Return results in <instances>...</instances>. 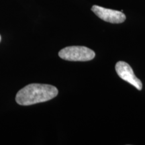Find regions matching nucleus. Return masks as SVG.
Here are the masks:
<instances>
[{
  "mask_svg": "<svg viewBox=\"0 0 145 145\" xmlns=\"http://www.w3.org/2000/svg\"><path fill=\"white\" fill-rule=\"evenodd\" d=\"M91 10L96 16L103 20L113 24H120L126 20V16L122 12L104 8L99 5H93Z\"/></svg>",
  "mask_w": 145,
  "mask_h": 145,
  "instance_id": "20e7f679",
  "label": "nucleus"
},
{
  "mask_svg": "<svg viewBox=\"0 0 145 145\" xmlns=\"http://www.w3.org/2000/svg\"><path fill=\"white\" fill-rule=\"evenodd\" d=\"M116 71L117 74L121 79L126 81L138 90H141L142 88V82L137 77L131 67L128 63L124 61H119L116 65Z\"/></svg>",
  "mask_w": 145,
  "mask_h": 145,
  "instance_id": "7ed1b4c3",
  "label": "nucleus"
},
{
  "mask_svg": "<svg viewBox=\"0 0 145 145\" xmlns=\"http://www.w3.org/2000/svg\"><path fill=\"white\" fill-rule=\"evenodd\" d=\"M56 87L48 84L32 83L21 89L16 96V101L21 106H30L54 98L58 95Z\"/></svg>",
  "mask_w": 145,
  "mask_h": 145,
  "instance_id": "f257e3e1",
  "label": "nucleus"
},
{
  "mask_svg": "<svg viewBox=\"0 0 145 145\" xmlns=\"http://www.w3.org/2000/svg\"><path fill=\"white\" fill-rule=\"evenodd\" d=\"M61 59L69 61H88L93 59L95 54L93 50L86 46H72L63 48L59 52Z\"/></svg>",
  "mask_w": 145,
  "mask_h": 145,
  "instance_id": "f03ea898",
  "label": "nucleus"
},
{
  "mask_svg": "<svg viewBox=\"0 0 145 145\" xmlns=\"http://www.w3.org/2000/svg\"><path fill=\"white\" fill-rule=\"evenodd\" d=\"M0 42H1V36H0Z\"/></svg>",
  "mask_w": 145,
  "mask_h": 145,
  "instance_id": "39448f33",
  "label": "nucleus"
}]
</instances>
